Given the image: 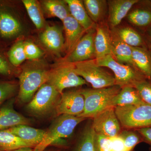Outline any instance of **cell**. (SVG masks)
<instances>
[{"label":"cell","instance_id":"1","mask_svg":"<svg viewBox=\"0 0 151 151\" xmlns=\"http://www.w3.org/2000/svg\"><path fill=\"white\" fill-rule=\"evenodd\" d=\"M122 88L118 85L101 88L80 90L84 99L83 113L79 117L87 119L92 118L111 108V102Z\"/></svg>","mask_w":151,"mask_h":151},{"label":"cell","instance_id":"40","mask_svg":"<svg viewBox=\"0 0 151 151\" xmlns=\"http://www.w3.org/2000/svg\"><path fill=\"white\" fill-rule=\"evenodd\" d=\"M149 46L150 47V49L151 51V32L150 35V37H149Z\"/></svg>","mask_w":151,"mask_h":151},{"label":"cell","instance_id":"37","mask_svg":"<svg viewBox=\"0 0 151 151\" xmlns=\"http://www.w3.org/2000/svg\"><path fill=\"white\" fill-rule=\"evenodd\" d=\"M112 151H127L124 142L120 136L111 138Z\"/></svg>","mask_w":151,"mask_h":151},{"label":"cell","instance_id":"42","mask_svg":"<svg viewBox=\"0 0 151 151\" xmlns=\"http://www.w3.org/2000/svg\"></svg>","mask_w":151,"mask_h":151},{"label":"cell","instance_id":"3","mask_svg":"<svg viewBox=\"0 0 151 151\" xmlns=\"http://www.w3.org/2000/svg\"><path fill=\"white\" fill-rule=\"evenodd\" d=\"M121 126L126 129H142L151 127V106L146 103L115 107Z\"/></svg>","mask_w":151,"mask_h":151},{"label":"cell","instance_id":"29","mask_svg":"<svg viewBox=\"0 0 151 151\" xmlns=\"http://www.w3.org/2000/svg\"><path fill=\"white\" fill-rule=\"evenodd\" d=\"M127 19L139 27H145L151 24V11L145 9H136L128 14Z\"/></svg>","mask_w":151,"mask_h":151},{"label":"cell","instance_id":"19","mask_svg":"<svg viewBox=\"0 0 151 151\" xmlns=\"http://www.w3.org/2000/svg\"><path fill=\"white\" fill-rule=\"evenodd\" d=\"M69 8L70 15L75 19L86 32L95 28L96 24L90 18L84 8L83 1L65 0Z\"/></svg>","mask_w":151,"mask_h":151},{"label":"cell","instance_id":"38","mask_svg":"<svg viewBox=\"0 0 151 151\" xmlns=\"http://www.w3.org/2000/svg\"><path fill=\"white\" fill-rule=\"evenodd\" d=\"M143 138V141L151 145V127L136 129Z\"/></svg>","mask_w":151,"mask_h":151},{"label":"cell","instance_id":"20","mask_svg":"<svg viewBox=\"0 0 151 151\" xmlns=\"http://www.w3.org/2000/svg\"><path fill=\"white\" fill-rule=\"evenodd\" d=\"M111 34V55L118 62L130 65L137 70L132 58V47L124 43L113 34Z\"/></svg>","mask_w":151,"mask_h":151},{"label":"cell","instance_id":"2","mask_svg":"<svg viewBox=\"0 0 151 151\" xmlns=\"http://www.w3.org/2000/svg\"><path fill=\"white\" fill-rule=\"evenodd\" d=\"M50 72V70L37 64L24 68L19 76V101L29 102L41 86L48 81Z\"/></svg>","mask_w":151,"mask_h":151},{"label":"cell","instance_id":"32","mask_svg":"<svg viewBox=\"0 0 151 151\" xmlns=\"http://www.w3.org/2000/svg\"><path fill=\"white\" fill-rule=\"evenodd\" d=\"M18 89V84L14 81H0V108L7 100L13 98Z\"/></svg>","mask_w":151,"mask_h":151},{"label":"cell","instance_id":"43","mask_svg":"<svg viewBox=\"0 0 151 151\" xmlns=\"http://www.w3.org/2000/svg\"><path fill=\"white\" fill-rule=\"evenodd\" d=\"M0 151H2L0 150Z\"/></svg>","mask_w":151,"mask_h":151},{"label":"cell","instance_id":"11","mask_svg":"<svg viewBox=\"0 0 151 151\" xmlns=\"http://www.w3.org/2000/svg\"><path fill=\"white\" fill-rule=\"evenodd\" d=\"M84 99L80 90L63 92L55 108L58 116H79L83 113Z\"/></svg>","mask_w":151,"mask_h":151},{"label":"cell","instance_id":"26","mask_svg":"<svg viewBox=\"0 0 151 151\" xmlns=\"http://www.w3.org/2000/svg\"><path fill=\"white\" fill-rule=\"evenodd\" d=\"M22 1L36 28L38 29L43 28L45 25V21L41 7L38 1L35 0H23Z\"/></svg>","mask_w":151,"mask_h":151},{"label":"cell","instance_id":"30","mask_svg":"<svg viewBox=\"0 0 151 151\" xmlns=\"http://www.w3.org/2000/svg\"><path fill=\"white\" fill-rule=\"evenodd\" d=\"M9 62L14 67H16L21 64L27 59L25 53L24 42L17 41L7 52Z\"/></svg>","mask_w":151,"mask_h":151},{"label":"cell","instance_id":"10","mask_svg":"<svg viewBox=\"0 0 151 151\" xmlns=\"http://www.w3.org/2000/svg\"><path fill=\"white\" fill-rule=\"evenodd\" d=\"M95 28L89 30L85 33L73 50L63 59L61 63H75L95 59L94 45Z\"/></svg>","mask_w":151,"mask_h":151},{"label":"cell","instance_id":"5","mask_svg":"<svg viewBox=\"0 0 151 151\" xmlns=\"http://www.w3.org/2000/svg\"><path fill=\"white\" fill-rule=\"evenodd\" d=\"M76 73L93 89H101L116 85L114 76L96 63L95 59L73 63Z\"/></svg>","mask_w":151,"mask_h":151},{"label":"cell","instance_id":"27","mask_svg":"<svg viewBox=\"0 0 151 151\" xmlns=\"http://www.w3.org/2000/svg\"><path fill=\"white\" fill-rule=\"evenodd\" d=\"M115 36L132 47L145 48L144 42L142 36L132 28H121L115 32Z\"/></svg>","mask_w":151,"mask_h":151},{"label":"cell","instance_id":"35","mask_svg":"<svg viewBox=\"0 0 151 151\" xmlns=\"http://www.w3.org/2000/svg\"><path fill=\"white\" fill-rule=\"evenodd\" d=\"M24 47L27 59L37 60L40 58L43 54L40 49L32 42H24Z\"/></svg>","mask_w":151,"mask_h":151},{"label":"cell","instance_id":"23","mask_svg":"<svg viewBox=\"0 0 151 151\" xmlns=\"http://www.w3.org/2000/svg\"><path fill=\"white\" fill-rule=\"evenodd\" d=\"M41 8L49 17L58 18L62 21L70 15L69 8L65 1H43L42 2Z\"/></svg>","mask_w":151,"mask_h":151},{"label":"cell","instance_id":"25","mask_svg":"<svg viewBox=\"0 0 151 151\" xmlns=\"http://www.w3.org/2000/svg\"><path fill=\"white\" fill-rule=\"evenodd\" d=\"M24 147H33L15 135L4 130L0 131V150L12 151Z\"/></svg>","mask_w":151,"mask_h":151},{"label":"cell","instance_id":"4","mask_svg":"<svg viewBox=\"0 0 151 151\" xmlns=\"http://www.w3.org/2000/svg\"><path fill=\"white\" fill-rule=\"evenodd\" d=\"M86 119L83 117L70 115L58 116L46 131L43 140L34 147L33 151H44L55 141L69 137L77 125Z\"/></svg>","mask_w":151,"mask_h":151},{"label":"cell","instance_id":"7","mask_svg":"<svg viewBox=\"0 0 151 151\" xmlns=\"http://www.w3.org/2000/svg\"><path fill=\"white\" fill-rule=\"evenodd\" d=\"M61 94L48 83L43 84L37 90L26 108L31 114L36 116L47 115L55 110Z\"/></svg>","mask_w":151,"mask_h":151},{"label":"cell","instance_id":"39","mask_svg":"<svg viewBox=\"0 0 151 151\" xmlns=\"http://www.w3.org/2000/svg\"><path fill=\"white\" fill-rule=\"evenodd\" d=\"M12 151H34L32 147H24L21 148L17 149L14 150Z\"/></svg>","mask_w":151,"mask_h":151},{"label":"cell","instance_id":"15","mask_svg":"<svg viewBox=\"0 0 151 151\" xmlns=\"http://www.w3.org/2000/svg\"><path fill=\"white\" fill-rule=\"evenodd\" d=\"M62 22L65 34V50L68 54L87 32L70 15Z\"/></svg>","mask_w":151,"mask_h":151},{"label":"cell","instance_id":"24","mask_svg":"<svg viewBox=\"0 0 151 151\" xmlns=\"http://www.w3.org/2000/svg\"><path fill=\"white\" fill-rule=\"evenodd\" d=\"M83 4L88 16L94 23L100 22L103 20L108 9V1L84 0Z\"/></svg>","mask_w":151,"mask_h":151},{"label":"cell","instance_id":"17","mask_svg":"<svg viewBox=\"0 0 151 151\" xmlns=\"http://www.w3.org/2000/svg\"><path fill=\"white\" fill-rule=\"evenodd\" d=\"M94 39L95 59L111 55L112 34L108 27L103 24L96 26Z\"/></svg>","mask_w":151,"mask_h":151},{"label":"cell","instance_id":"44","mask_svg":"<svg viewBox=\"0 0 151 151\" xmlns=\"http://www.w3.org/2000/svg\"></svg>","mask_w":151,"mask_h":151},{"label":"cell","instance_id":"14","mask_svg":"<svg viewBox=\"0 0 151 151\" xmlns=\"http://www.w3.org/2000/svg\"><path fill=\"white\" fill-rule=\"evenodd\" d=\"M42 43L49 51L59 54L65 49V40L61 28L57 26H47L40 36Z\"/></svg>","mask_w":151,"mask_h":151},{"label":"cell","instance_id":"12","mask_svg":"<svg viewBox=\"0 0 151 151\" xmlns=\"http://www.w3.org/2000/svg\"><path fill=\"white\" fill-rule=\"evenodd\" d=\"M22 27L11 8L0 2V36L3 38L10 39L21 32Z\"/></svg>","mask_w":151,"mask_h":151},{"label":"cell","instance_id":"41","mask_svg":"<svg viewBox=\"0 0 151 151\" xmlns=\"http://www.w3.org/2000/svg\"><path fill=\"white\" fill-rule=\"evenodd\" d=\"M149 150H150V151H151V146L150 147V149H149Z\"/></svg>","mask_w":151,"mask_h":151},{"label":"cell","instance_id":"36","mask_svg":"<svg viewBox=\"0 0 151 151\" xmlns=\"http://www.w3.org/2000/svg\"><path fill=\"white\" fill-rule=\"evenodd\" d=\"M95 145L96 151H112L111 138L96 134Z\"/></svg>","mask_w":151,"mask_h":151},{"label":"cell","instance_id":"9","mask_svg":"<svg viewBox=\"0 0 151 151\" xmlns=\"http://www.w3.org/2000/svg\"><path fill=\"white\" fill-rule=\"evenodd\" d=\"M92 123L97 134L111 138L117 137L122 132L121 125L113 107L108 108L94 116Z\"/></svg>","mask_w":151,"mask_h":151},{"label":"cell","instance_id":"33","mask_svg":"<svg viewBox=\"0 0 151 151\" xmlns=\"http://www.w3.org/2000/svg\"><path fill=\"white\" fill-rule=\"evenodd\" d=\"M134 87L137 91L143 102L151 106V82L145 79L136 83Z\"/></svg>","mask_w":151,"mask_h":151},{"label":"cell","instance_id":"18","mask_svg":"<svg viewBox=\"0 0 151 151\" xmlns=\"http://www.w3.org/2000/svg\"><path fill=\"white\" fill-rule=\"evenodd\" d=\"M4 131L15 135L34 148L43 140L46 132L26 125H19Z\"/></svg>","mask_w":151,"mask_h":151},{"label":"cell","instance_id":"16","mask_svg":"<svg viewBox=\"0 0 151 151\" xmlns=\"http://www.w3.org/2000/svg\"><path fill=\"white\" fill-rule=\"evenodd\" d=\"M138 0H110L108 1V21L112 28L120 24L128 15L133 6L137 3Z\"/></svg>","mask_w":151,"mask_h":151},{"label":"cell","instance_id":"31","mask_svg":"<svg viewBox=\"0 0 151 151\" xmlns=\"http://www.w3.org/2000/svg\"><path fill=\"white\" fill-rule=\"evenodd\" d=\"M119 136L123 140L127 151H133L137 145L144 142L142 136L137 130H124L121 132Z\"/></svg>","mask_w":151,"mask_h":151},{"label":"cell","instance_id":"8","mask_svg":"<svg viewBox=\"0 0 151 151\" xmlns=\"http://www.w3.org/2000/svg\"><path fill=\"white\" fill-rule=\"evenodd\" d=\"M47 83L54 86L60 94L66 88L87 84V82L75 72L73 63H61L56 68L50 70Z\"/></svg>","mask_w":151,"mask_h":151},{"label":"cell","instance_id":"6","mask_svg":"<svg viewBox=\"0 0 151 151\" xmlns=\"http://www.w3.org/2000/svg\"><path fill=\"white\" fill-rule=\"evenodd\" d=\"M95 61L99 66L108 68L112 70L115 76L116 85L121 88L127 86L134 87L137 82L147 79L140 72L132 66L116 61L111 55L95 59Z\"/></svg>","mask_w":151,"mask_h":151},{"label":"cell","instance_id":"28","mask_svg":"<svg viewBox=\"0 0 151 151\" xmlns=\"http://www.w3.org/2000/svg\"><path fill=\"white\" fill-rule=\"evenodd\" d=\"M96 134L92 123L84 129L74 151H96Z\"/></svg>","mask_w":151,"mask_h":151},{"label":"cell","instance_id":"22","mask_svg":"<svg viewBox=\"0 0 151 151\" xmlns=\"http://www.w3.org/2000/svg\"><path fill=\"white\" fill-rule=\"evenodd\" d=\"M145 103L135 88L127 86L123 87L113 98L111 103V107L137 105Z\"/></svg>","mask_w":151,"mask_h":151},{"label":"cell","instance_id":"13","mask_svg":"<svg viewBox=\"0 0 151 151\" xmlns=\"http://www.w3.org/2000/svg\"><path fill=\"white\" fill-rule=\"evenodd\" d=\"M15 99H10L0 108V131L8 129L19 125L29 124V119L15 110Z\"/></svg>","mask_w":151,"mask_h":151},{"label":"cell","instance_id":"34","mask_svg":"<svg viewBox=\"0 0 151 151\" xmlns=\"http://www.w3.org/2000/svg\"><path fill=\"white\" fill-rule=\"evenodd\" d=\"M9 62L7 55L0 49V75L10 77L15 74V70Z\"/></svg>","mask_w":151,"mask_h":151},{"label":"cell","instance_id":"21","mask_svg":"<svg viewBox=\"0 0 151 151\" xmlns=\"http://www.w3.org/2000/svg\"><path fill=\"white\" fill-rule=\"evenodd\" d=\"M132 58L137 70L151 81V53L143 47H132Z\"/></svg>","mask_w":151,"mask_h":151}]
</instances>
